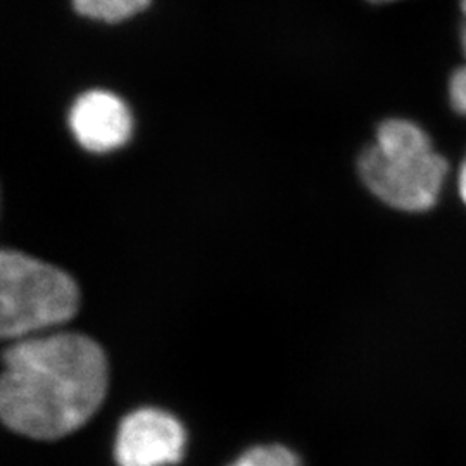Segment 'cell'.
Instances as JSON below:
<instances>
[{
    "label": "cell",
    "instance_id": "cell-1",
    "mask_svg": "<svg viewBox=\"0 0 466 466\" xmlns=\"http://www.w3.org/2000/svg\"><path fill=\"white\" fill-rule=\"evenodd\" d=\"M0 417L13 432L54 441L78 431L107 392V360L82 333L21 339L2 358Z\"/></svg>",
    "mask_w": 466,
    "mask_h": 466
},
{
    "label": "cell",
    "instance_id": "cell-2",
    "mask_svg": "<svg viewBox=\"0 0 466 466\" xmlns=\"http://www.w3.org/2000/svg\"><path fill=\"white\" fill-rule=\"evenodd\" d=\"M358 167L361 180L379 199L408 213L431 209L448 175V163L433 150L429 135L413 121L398 117L379 127Z\"/></svg>",
    "mask_w": 466,
    "mask_h": 466
},
{
    "label": "cell",
    "instance_id": "cell-3",
    "mask_svg": "<svg viewBox=\"0 0 466 466\" xmlns=\"http://www.w3.org/2000/svg\"><path fill=\"white\" fill-rule=\"evenodd\" d=\"M80 308L76 282L59 268L17 250L0 254V335L21 340L65 323Z\"/></svg>",
    "mask_w": 466,
    "mask_h": 466
},
{
    "label": "cell",
    "instance_id": "cell-4",
    "mask_svg": "<svg viewBox=\"0 0 466 466\" xmlns=\"http://www.w3.org/2000/svg\"><path fill=\"white\" fill-rule=\"evenodd\" d=\"M182 423L163 410L142 408L121 420L115 442L117 466H167L182 460Z\"/></svg>",
    "mask_w": 466,
    "mask_h": 466
},
{
    "label": "cell",
    "instance_id": "cell-5",
    "mask_svg": "<svg viewBox=\"0 0 466 466\" xmlns=\"http://www.w3.org/2000/svg\"><path fill=\"white\" fill-rule=\"evenodd\" d=\"M69 128L84 149L109 152L128 142L134 121L128 106L117 96L90 90L75 100L69 111Z\"/></svg>",
    "mask_w": 466,
    "mask_h": 466
},
{
    "label": "cell",
    "instance_id": "cell-6",
    "mask_svg": "<svg viewBox=\"0 0 466 466\" xmlns=\"http://www.w3.org/2000/svg\"><path fill=\"white\" fill-rule=\"evenodd\" d=\"M150 0H73L78 15L106 23H117L138 15L149 5Z\"/></svg>",
    "mask_w": 466,
    "mask_h": 466
},
{
    "label": "cell",
    "instance_id": "cell-7",
    "mask_svg": "<svg viewBox=\"0 0 466 466\" xmlns=\"http://www.w3.org/2000/svg\"><path fill=\"white\" fill-rule=\"evenodd\" d=\"M230 466H300V461L292 451L271 444L246 451Z\"/></svg>",
    "mask_w": 466,
    "mask_h": 466
},
{
    "label": "cell",
    "instance_id": "cell-8",
    "mask_svg": "<svg viewBox=\"0 0 466 466\" xmlns=\"http://www.w3.org/2000/svg\"><path fill=\"white\" fill-rule=\"evenodd\" d=\"M450 99L454 111L466 116V66L460 67L451 76Z\"/></svg>",
    "mask_w": 466,
    "mask_h": 466
},
{
    "label": "cell",
    "instance_id": "cell-9",
    "mask_svg": "<svg viewBox=\"0 0 466 466\" xmlns=\"http://www.w3.org/2000/svg\"><path fill=\"white\" fill-rule=\"evenodd\" d=\"M460 194H461V199L465 200L466 204V159L460 171Z\"/></svg>",
    "mask_w": 466,
    "mask_h": 466
},
{
    "label": "cell",
    "instance_id": "cell-10",
    "mask_svg": "<svg viewBox=\"0 0 466 466\" xmlns=\"http://www.w3.org/2000/svg\"><path fill=\"white\" fill-rule=\"evenodd\" d=\"M461 46H463V52H465L466 56V19L463 26H461Z\"/></svg>",
    "mask_w": 466,
    "mask_h": 466
},
{
    "label": "cell",
    "instance_id": "cell-11",
    "mask_svg": "<svg viewBox=\"0 0 466 466\" xmlns=\"http://www.w3.org/2000/svg\"><path fill=\"white\" fill-rule=\"evenodd\" d=\"M461 11H463V15H465L466 19V0H461Z\"/></svg>",
    "mask_w": 466,
    "mask_h": 466
},
{
    "label": "cell",
    "instance_id": "cell-12",
    "mask_svg": "<svg viewBox=\"0 0 466 466\" xmlns=\"http://www.w3.org/2000/svg\"><path fill=\"white\" fill-rule=\"evenodd\" d=\"M370 2H392V0H370Z\"/></svg>",
    "mask_w": 466,
    "mask_h": 466
}]
</instances>
